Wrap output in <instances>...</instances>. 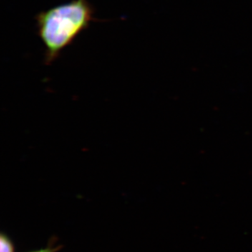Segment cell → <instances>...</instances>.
Instances as JSON below:
<instances>
[{
    "label": "cell",
    "mask_w": 252,
    "mask_h": 252,
    "mask_svg": "<svg viewBox=\"0 0 252 252\" xmlns=\"http://www.w3.org/2000/svg\"><path fill=\"white\" fill-rule=\"evenodd\" d=\"M94 9L89 0L69 2L41 11L35 16L37 34L44 47V63L51 64L90 26Z\"/></svg>",
    "instance_id": "cell-1"
},
{
    "label": "cell",
    "mask_w": 252,
    "mask_h": 252,
    "mask_svg": "<svg viewBox=\"0 0 252 252\" xmlns=\"http://www.w3.org/2000/svg\"><path fill=\"white\" fill-rule=\"evenodd\" d=\"M0 251L1 252H15L14 245L7 235L1 233L0 235Z\"/></svg>",
    "instance_id": "cell-2"
},
{
    "label": "cell",
    "mask_w": 252,
    "mask_h": 252,
    "mask_svg": "<svg viewBox=\"0 0 252 252\" xmlns=\"http://www.w3.org/2000/svg\"><path fill=\"white\" fill-rule=\"evenodd\" d=\"M29 252H54L51 248H43L40 250H34Z\"/></svg>",
    "instance_id": "cell-3"
}]
</instances>
